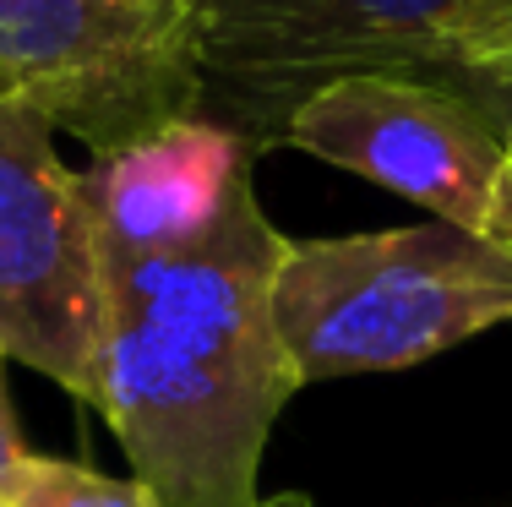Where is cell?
Wrapping results in <instances>:
<instances>
[{
	"mask_svg": "<svg viewBox=\"0 0 512 507\" xmlns=\"http://www.w3.org/2000/svg\"><path fill=\"white\" fill-rule=\"evenodd\" d=\"M284 235L235 191L207 240L104 273L93 409L158 507H251L262 448L300 382L273 322Z\"/></svg>",
	"mask_w": 512,
	"mask_h": 507,
	"instance_id": "1",
	"label": "cell"
},
{
	"mask_svg": "<svg viewBox=\"0 0 512 507\" xmlns=\"http://www.w3.org/2000/svg\"><path fill=\"white\" fill-rule=\"evenodd\" d=\"M202 77V115L251 153L284 148L311 93L344 77L453 88L512 137V93L463 50V0H169Z\"/></svg>",
	"mask_w": 512,
	"mask_h": 507,
	"instance_id": "2",
	"label": "cell"
},
{
	"mask_svg": "<svg viewBox=\"0 0 512 507\" xmlns=\"http://www.w3.org/2000/svg\"><path fill=\"white\" fill-rule=\"evenodd\" d=\"M273 322L300 382L409 371L512 322V251L436 219L284 240Z\"/></svg>",
	"mask_w": 512,
	"mask_h": 507,
	"instance_id": "3",
	"label": "cell"
},
{
	"mask_svg": "<svg viewBox=\"0 0 512 507\" xmlns=\"http://www.w3.org/2000/svg\"><path fill=\"white\" fill-rule=\"evenodd\" d=\"M0 93H22L93 159L202 115V77L169 0H0Z\"/></svg>",
	"mask_w": 512,
	"mask_h": 507,
	"instance_id": "4",
	"label": "cell"
},
{
	"mask_svg": "<svg viewBox=\"0 0 512 507\" xmlns=\"http://www.w3.org/2000/svg\"><path fill=\"white\" fill-rule=\"evenodd\" d=\"M104 257L55 120L0 93V360L44 371L82 404L99 393Z\"/></svg>",
	"mask_w": 512,
	"mask_h": 507,
	"instance_id": "5",
	"label": "cell"
},
{
	"mask_svg": "<svg viewBox=\"0 0 512 507\" xmlns=\"http://www.w3.org/2000/svg\"><path fill=\"white\" fill-rule=\"evenodd\" d=\"M507 131L463 93L414 77H344L311 93L284 126V148L431 208L436 224L512 251Z\"/></svg>",
	"mask_w": 512,
	"mask_h": 507,
	"instance_id": "6",
	"label": "cell"
},
{
	"mask_svg": "<svg viewBox=\"0 0 512 507\" xmlns=\"http://www.w3.org/2000/svg\"><path fill=\"white\" fill-rule=\"evenodd\" d=\"M256 153L207 115H186L82 169L104 273L126 262L169 257L207 240L240 186H251Z\"/></svg>",
	"mask_w": 512,
	"mask_h": 507,
	"instance_id": "7",
	"label": "cell"
},
{
	"mask_svg": "<svg viewBox=\"0 0 512 507\" xmlns=\"http://www.w3.org/2000/svg\"><path fill=\"white\" fill-rule=\"evenodd\" d=\"M0 507H158L142 480H115L88 464L22 453L0 480Z\"/></svg>",
	"mask_w": 512,
	"mask_h": 507,
	"instance_id": "8",
	"label": "cell"
},
{
	"mask_svg": "<svg viewBox=\"0 0 512 507\" xmlns=\"http://www.w3.org/2000/svg\"><path fill=\"white\" fill-rule=\"evenodd\" d=\"M458 28L469 60L512 93V0H463Z\"/></svg>",
	"mask_w": 512,
	"mask_h": 507,
	"instance_id": "9",
	"label": "cell"
},
{
	"mask_svg": "<svg viewBox=\"0 0 512 507\" xmlns=\"http://www.w3.org/2000/svg\"><path fill=\"white\" fill-rule=\"evenodd\" d=\"M28 453L22 448V431H17V415H11V393H6V360H0V480L17 458Z\"/></svg>",
	"mask_w": 512,
	"mask_h": 507,
	"instance_id": "10",
	"label": "cell"
},
{
	"mask_svg": "<svg viewBox=\"0 0 512 507\" xmlns=\"http://www.w3.org/2000/svg\"><path fill=\"white\" fill-rule=\"evenodd\" d=\"M251 507H311L300 491H289V497H267V502H251Z\"/></svg>",
	"mask_w": 512,
	"mask_h": 507,
	"instance_id": "11",
	"label": "cell"
},
{
	"mask_svg": "<svg viewBox=\"0 0 512 507\" xmlns=\"http://www.w3.org/2000/svg\"><path fill=\"white\" fill-rule=\"evenodd\" d=\"M507 159H512V142H507Z\"/></svg>",
	"mask_w": 512,
	"mask_h": 507,
	"instance_id": "12",
	"label": "cell"
}]
</instances>
